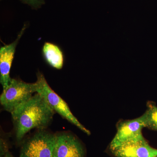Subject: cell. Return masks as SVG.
Segmentation results:
<instances>
[{"label":"cell","mask_w":157,"mask_h":157,"mask_svg":"<svg viewBox=\"0 0 157 157\" xmlns=\"http://www.w3.org/2000/svg\"><path fill=\"white\" fill-rule=\"evenodd\" d=\"M86 150L77 136L68 131L56 133L52 157H85Z\"/></svg>","instance_id":"obj_6"},{"label":"cell","mask_w":157,"mask_h":157,"mask_svg":"<svg viewBox=\"0 0 157 157\" xmlns=\"http://www.w3.org/2000/svg\"><path fill=\"white\" fill-rule=\"evenodd\" d=\"M43 58L49 66L57 70L63 66V53L58 45L50 42H45L42 49Z\"/></svg>","instance_id":"obj_9"},{"label":"cell","mask_w":157,"mask_h":157,"mask_svg":"<svg viewBox=\"0 0 157 157\" xmlns=\"http://www.w3.org/2000/svg\"><path fill=\"white\" fill-rule=\"evenodd\" d=\"M25 25L20 31L14 42L1 47L0 49V82L3 89L9 85L11 78L10 70L14 59L16 46L26 29Z\"/></svg>","instance_id":"obj_8"},{"label":"cell","mask_w":157,"mask_h":157,"mask_svg":"<svg viewBox=\"0 0 157 157\" xmlns=\"http://www.w3.org/2000/svg\"><path fill=\"white\" fill-rule=\"evenodd\" d=\"M36 93V85L28 83L21 79L11 78L9 85L3 89L0 96V103L3 109L11 113L25 103Z\"/></svg>","instance_id":"obj_4"},{"label":"cell","mask_w":157,"mask_h":157,"mask_svg":"<svg viewBox=\"0 0 157 157\" xmlns=\"http://www.w3.org/2000/svg\"><path fill=\"white\" fill-rule=\"evenodd\" d=\"M23 3L28 4L35 9L40 8L45 3L44 0H21Z\"/></svg>","instance_id":"obj_12"},{"label":"cell","mask_w":157,"mask_h":157,"mask_svg":"<svg viewBox=\"0 0 157 157\" xmlns=\"http://www.w3.org/2000/svg\"><path fill=\"white\" fill-rule=\"evenodd\" d=\"M55 113L44 98L37 93L16 108L11 114L17 144L21 145L32 129L47 128Z\"/></svg>","instance_id":"obj_1"},{"label":"cell","mask_w":157,"mask_h":157,"mask_svg":"<svg viewBox=\"0 0 157 157\" xmlns=\"http://www.w3.org/2000/svg\"><path fill=\"white\" fill-rule=\"evenodd\" d=\"M146 111L143 114L147 128L157 131V107L153 102H148Z\"/></svg>","instance_id":"obj_10"},{"label":"cell","mask_w":157,"mask_h":157,"mask_svg":"<svg viewBox=\"0 0 157 157\" xmlns=\"http://www.w3.org/2000/svg\"><path fill=\"white\" fill-rule=\"evenodd\" d=\"M55 141L56 133L37 129L23 140L19 157H52Z\"/></svg>","instance_id":"obj_3"},{"label":"cell","mask_w":157,"mask_h":157,"mask_svg":"<svg viewBox=\"0 0 157 157\" xmlns=\"http://www.w3.org/2000/svg\"><path fill=\"white\" fill-rule=\"evenodd\" d=\"M36 93L44 98L49 106L56 113H58L63 118L76 126L78 129L88 135L91 132L80 123L71 112L68 104L49 86L45 76L38 72L37 73Z\"/></svg>","instance_id":"obj_2"},{"label":"cell","mask_w":157,"mask_h":157,"mask_svg":"<svg viewBox=\"0 0 157 157\" xmlns=\"http://www.w3.org/2000/svg\"><path fill=\"white\" fill-rule=\"evenodd\" d=\"M110 150L115 157H157V149L151 146L145 139L127 142Z\"/></svg>","instance_id":"obj_7"},{"label":"cell","mask_w":157,"mask_h":157,"mask_svg":"<svg viewBox=\"0 0 157 157\" xmlns=\"http://www.w3.org/2000/svg\"><path fill=\"white\" fill-rule=\"evenodd\" d=\"M146 127L143 115L140 117L119 122L117 125V132L110 144V149L131 141H136L145 139L142 130Z\"/></svg>","instance_id":"obj_5"},{"label":"cell","mask_w":157,"mask_h":157,"mask_svg":"<svg viewBox=\"0 0 157 157\" xmlns=\"http://www.w3.org/2000/svg\"><path fill=\"white\" fill-rule=\"evenodd\" d=\"M4 157H13L10 151H9L6 154V155Z\"/></svg>","instance_id":"obj_13"},{"label":"cell","mask_w":157,"mask_h":157,"mask_svg":"<svg viewBox=\"0 0 157 157\" xmlns=\"http://www.w3.org/2000/svg\"><path fill=\"white\" fill-rule=\"evenodd\" d=\"M5 134V136L1 135L0 139V157H4L6 154L9 151V134Z\"/></svg>","instance_id":"obj_11"}]
</instances>
